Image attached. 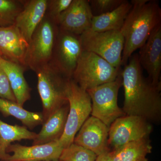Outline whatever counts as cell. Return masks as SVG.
Instances as JSON below:
<instances>
[{
  "label": "cell",
  "mask_w": 161,
  "mask_h": 161,
  "mask_svg": "<svg viewBox=\"0 0 161 161\" xmlns=\"http://www.w3.org/2000/svg\"><path fill=\"white\" fill-rule=\"evenodd\" d=\"M93 17L88 0H73L57 23L60 30L80 36L91 29Z\"/></svg>",
  "instance_id": "13"
},
{
  "label": "cell",
  "mask_w": 161,
  "mask_h": 161,
  "mask_svg": "<svg viewBox=\"0 0 161 161\" xmlns=\"http://www.w3.org/2000/svg\"><path fill=\"white\" fill-rule=\"evenodd\" d=\"M138 55L140 64L147 72L149 80L155 86L161 87V24L153 31Z\"/></svg>",
  "instance_id": "14"
},
{
  "label": "cell",
  "mask_w": 161,
  "mask_h": 161,
  "mask_svg": "<svg viewBox=\"0 0 161 161\" xmlns=\"http://www.w3.org/2000/svg\"><path fill=\"white\" fill-rule=\"evenodd\" d=\"M132 7L120 31L124 45L121 66H125L134 52L145 44L156 27L161 24V9L153 0H132Z\"/></svg>",
  "instance_id": "2"
},
{
  "label": "cell",
  "mask_w": 161,
  "mask_h": 161,
  "mask_svg": "<svg viewBox=\"0 0 161 161\" xmlns=\"http://www.w3.org/2000/svg\"><path fill=\"white\" fill-rule=\"evenodd\" d=\"M152 126L145 119L125 115L115 119L109 127L108 143L111 151L131 142L149 138Z\"/></svg>",
  "instance_id": "9"
},
{
  "label": "cell",
  "mask_w": 161,
  "mask_h": 161,
  "mask_svg": "<svg viewBox=\"0 0 161 161\" xmlns=\"http://www.w3.org/2000/svg\"><path fill=\"white\" fill-rule=\"evenodd\" d=\"M83 51L80 36L59 30L50 63L60 73L72 78Z\"/></svg>",
  "instance_id": "10"
},
{
  "label": "cell",
  "mask_w": 161,
  "mask_h": 161,
  "mask_svg": "<svg viewBox=\"0 0 161 161\" xmlns=\"http://www.w3.org/2000/svg\"><path fill=\"white\" fill-rule=\"evenodd\" d=\"M26 1L0 0V27L14 25L18 15L24 7Z\"/></svg>",
  "instance_id": "23"
},
{
  "label": "cell",
  "mask_w": 161,
  "mask_h": 161,
  "mask_svg": "<svg viewBox=\"0 0 161 161\" xmlns=\"http://www.w3.org/2000/svg\"><path fill=\"white\" fill-rule=\"evenodd\" d=\"M28 43L14 25L0 27V56L27 69L26 58Z\"/></svg>",
  "instance_id": "15"
},
{
  "label": "cell",
  "mask_w": 161,
  "mask_h": 161,
  "mask_svg": "<svg viewBox=\"0 0 161 161\" xmlns=\"http://www.w3.org/2000/svg\"><path fill=\"white\" fill-rule=\"evenodd\" d=\"M124 0H88L93 16L108 13L115 10Z\"/></svg>",
  "instance_id": "25"
},
{
  "label": "cell",
  "mask_w": 161,
  "mask_h": 161,
  "mask_svg": "<svg viewBox=\"0 0 161 161\" xmlns=\"http://www.w3.org/2000/svg\"><path fill=\"white\" fill-rule=\"evenodd\" d=\"M37 133L30 131L25 126L9 125L0 119V160L5 158L8 153L6 149L13 142L22 140H34Z\"/></svg>",
  "instance_id": "22"
},
{
  "label": "cell",
  "mask_w": 161,
  "mask_h": 161,
  "mask_svg": "<svg viewBox=\"0 0 161 161\" xmlns=\"http://www.w3.org/2000/svg\"><path fill=\"white\" fill-rule=\"evenodd\" d=\"M0 98L16 102V99L12 90L9 79L6 73L1 65H0Z\"/></svg>",
  "instance_id": "27"
},
{
  "label": "cell",
  "mask_w": 161,
  "mask_h": 161,
  "mask_svg": "<svg viewBox=\"0 0 161 161\" xmlns=\"http://www.w3.org/2000/svg\"><path fill=\"white\" fill-rule=\"evenodd\" d=\"M152 148L149 137L125 144L110 151L109 154L111 161H148L146 157Z\"/></svg>",
  "instance_id": "20"
},
{
  "label": "cell",
  "mask_w": 161,
  "mask_h": 161,
  "mask_svg": "<svg viewBox=\"0 0 161 161\" xmlns=\"http://www.w3.org/2000/svg\"><path fill=\"white\" fill-rule=\"evenodd\" d=\"M132 7L131 2L124 0L115 10L100 15L93 16L91 29L98 32L120 31Z\"/></svg>",
  "instance_id": "19"
},
{
  "label": "cell",
  "mask_w": 161,
  "mask_h": 161,
  "mask_svg": "<svg viewBox=\"0 0 161 161\" xmlns=\"http://www.w3.org/2000/svg\"><path fill=\"white\" fill-rule=\"evenodd\" d=\"M80 39L83 51L94 53L120 68L124 39L120 31L98 32L90 29L80 35Z\"/></svg>",
  "instance_id": "7"
},
{
  "label": "cell",
  "mask_w": 161,
  "mask_h": 161,
  "mask_svg": "<svg viewBox=\"0 0 161 161\" xmlns=\"http://www.w3.org/2000/svg\"><path fill=\"white\" fill-rule=\"evenodd\" d=\"M109 127L91 116L81 126L75 136L74 143L89 150L98 156L111 151L109 147Z\"/></svg>",
  "instance_id": "11"
},
{
  "label": "cell",
  "mask_w": 161,
  "mask_h": 161,
  "mask_svg": "<svg viewBox=\"0 0 161 161\" xmlns=\"http://www.w3.org/2000/svg\"><path fill=\"white\" fill-rule=\"evenodd\" d=\"M0 112L5 117L17 119L24 126L32 130L43 122L42 112H31L23 108L16 102L0 98Z\"/></svg>",
  "instance_id": "21"
},
{
  "label": "cell",
  "mask_w": 161,
  "mask_h": 161,
  "mask_svg": "<svg viewBox=\"0 0 161 161\" xmlns=\"http://www.w3.org/2000/svg\"><path fill=\"white\" fill-rule=\"evenodd\" d=\"M37 89L43 106V122L54 112L69 103L67 88L71 78L50 63L37 70Z\"/></svg>",
  "instance_id": "3"
},
{
  "label": "cell",
  "mask_w": 161,
  "mask_h": 161,
  "mask_svg": "<svg viewBox=\"0 0 161 161\" xmlns=\"http://www.w3.org/2000/svg\"><path fill=\"white\" fill-rule=\"evenodd\" d=\"M97 158L94 153L73 143L63 149L59 161H95Z\"/></svg>",
  "instance_id": "24"
},
{
  "label": "cell",
  "mask_w": 161,
  "mask_h": 161,
  "mask_svg": "<svg viewBox=\"0 0 161 161\" xmlns=\"http://www.w3.org/2000/svg\"><path fill=\"white\" fill-rule=\"evenodd\" d=\"M2 57H1V56H0V61H1V59H2Z\"/></svg>",
  "instance_id": "29"
},
{
  "label": "cell",
  "mask_w": 161,
  "mask_h": 161,
  "mask_svg": "<svg viewBox=\"0 0 161 161\" xmlns=\"http://www.w3.org/2000/svg\"><path fill=\"white\" fill-rule=\"evenodd\" d=\"M59 27L56 22L45 15L28 43L26 66L35 72L50 62Z\"/></svg>",
  "instance_id": "5"
},
{
  "label": "cell",
  "mask_w": 161,
  "mask_h": 161,
  "mask_svg": "<svg viewBox=\"0 0 161 161\" xmlns=\"http://www.w3.org/2000/svg\"><path fill=\"white\" fill-rule=\"evenodd\" d=\"M95 161H111L109 152L98 156Z\"/></svg>",
  "instance_id": "28"
},
{
  "label": "cell",
  "mask_w": 161,
  "mask_h": 161,
  "mask_svg": "<svg viewBox=\"0 0 161 161\" xmlns=\"http://www.w3.org/2000/svg\"><path fill=\"white\" fill-rule=\"evenodd\" d=\"M69 112V104L54 112L43 122L42 129L37 134L32 145H42L59 140L63 135Z\"/></svg>",
  "instance_id": "17"
},
{
  "label": "cell",
  "mask_w": 161,
  "mask_h": 161,
  "mask_svg": "<svg viewBox=\"0 0 161 161\" xmlns=\"http://www.w3.org/2000/svg\"><path fill=\"white\" fill-rule=\"evenodd\" d=\"M0 65L5 72L18 104L23 107L31 99V88L24 75L26 69L24 67L2 58Z\"/></svg>",
  "instance_id": "18"
},
{
  "label": "cell",
  "mask_w": 161,
  "mask_h": 161,
  "mask_svg": "<svg viewBox=\"0 0 161 161\" xmlns=\"http://www.w3.org/2000/svg\"><path fill=\"white\" fill-rule=\"evenodd\" d=\"M122 86L120 75L116 80L87 90L92 103L91 115L108 127L117 118L126 115L118 105L119 91Z\"/></svg>",
  "instance_id": "8"
},
{
  "label": "cell",
  "mask_w": 161,
  "mask_h": 161,
  "mask_svg": "<svg viewBox=\"0 0 161 161\" xmlns=\"http://www.w3.org/2000/svg\"><path fill=\"white\" fill-rule=\"evenodd\" d=\"M69 112L64 132L59 142L64 149L69 147L81 126L92 111V100L86 91L80 88L72 78L68 85Z\"/></svg>",
  "instance_id": "6"
},
{
  "label": "cell",
  "mask_w": 161,
  "mask_h": 161,
  "mask_svg": "<svg viewBox=\"0 0 161 161\" xmlns=\"http://www.w3.org/2000/svg\"><path fill=\"white\" fill-rule=\"evenodd\" d=\"M48 0L26 1L18 15L14 25L29 43L37 27L46 15Z\"/></svg>",
  "instance_id": "16"
},
{
  "label": "cell",
  "mask_w": 161,
  "mask_h": 161,
  "mask_svg": "<svg viewBox=\"0 0 161 161\" xmlns=\"http://www.w3.org/2000/svg\"><path fill=\"white\" fill-rule=\"evenodd\" d=\"M73 0H48L46 14L54 20H57L60 15L70 5Z\"/></svg>",
  "instance_id": "26"
},
{
  "label": "cell",
  "mask_w": 161,
  "mask_h": 161,
  "mask_svg": "<svg viewBox=\"0 0 161 161\" xmlns=\"http://www.w3.org/2000/svg\"><path fill=\"white\" fill-rule=\"evenodd\" d=\"M63 149L59 140L31 147L11 144L6 149L8 154L2 161H59Z\"/></svg>",
  "instance_id": "12"
},
{
  "label": "cell",
  "mask_w": 161,
  "mask_h": 161,
  "mask_svg": "<svg viewBox=\"0 0 161 161\" xmlns=\"http://www.w3.org/2000/svg\"><path fill=\"white\" fill-rule=\"evenodd\" d=\"M116 68L98 55L83 51L72 79L81 88L87 91L116 80L120 75Z\"/></svg>",
  "instance_id": "4"
},
{
  "label": "cell",
  "mask_w": 161,
  "mask_h": 161,
  "mask_svg": "<svg viewBox=\"0 0 161 161\" xmlns=\"http://www.w3.org/2000/svg\"><path fill=\"white\" fill-rule=\"evenodd\" d=\"M121 72L124 89L123 111L127 115L140 116L149 122L161 119V87L153 85L143 75L137 54H133Z\"/></svg>",
  "instance_id": "1"
}]
</instances>
